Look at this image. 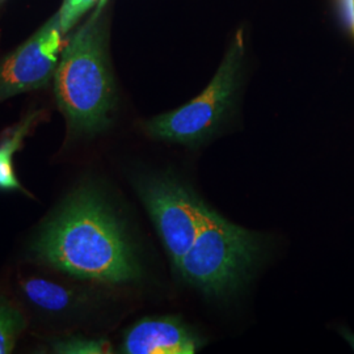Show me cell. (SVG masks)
<instances>
[{"instance_id":"obj_1","label":"cell","mask_w":354,"mask_h":354,"mask_svg":"<svg viewBox=\"0 0 354 354\" xmlns=\"http://www.w3.org/2000/svg\"><path fill=\"white\" fill-rule=\"evenodd\" d=\"M33 251L46 264L76 279L127 283L140 266L125 230L102 193L75 190L42 227Z\"/></svg>"},{"instance_id":"obj_2","label":"cell","mask_w":354,"mask_h":354,"mask_svg":"<svg viewBox=\"0 0 354 354\" xmlns=\"http://www.w3.org/2000/svg\"><path fill=\"white\" fill-rule=\"evenodd\" d=\"M99 6L64 45L54 74V92L71 131L95 134L108 127L115 91Z\"/></svg>"},{"instance_id":"obj_3","label":"cell","mask_w":354,"mask_h":354,"mask_svg":"<svg viewBox=\"0 0 354 354\" xmlns=\"http://www.w3.org/2000/svg\"><path fill=\"white\" fill-rule=\"evenodd\" d=\"M260 253L261 243L256 234L228 222L207 206L177 272L203 294L226 297L244 285Z\"/></svg>"},{"instance_id":"obj_4","label":"cell","mask_w":354,"mask_h":354,"mask_svg":"<svg viewBox=\"0 0 354 354\" xmlns=\"http://www.w3.org/2000/svg\"><path fill=\"white\" fill-rule=\"evenodd\" d=\"M243 57L244 41L239 32L209 86L188 104L147 121L145 131L155 140L183 145H196L210 137L232 105Z\"/></svg>"},{"instance_id":"obj_5","label":"cell","mask_w":354,"mask_h":354,"mask_svg":"<svg viewBox=\"0 0 354 354\" xmlns=\"http://www.w3.org/2000/svg\"><path fill=\"white\" fill-rule=\"evenodd\" d=\"M137 189L177 269L197 236L207 205L171 177H146Z\"/></svg>"},{"instance_id":"obj_6","label":"cell","mask_w":354,"mask_h":354,"mask_svg":"<svg viewBox=\"0 0 354 354\" xmlns=\"http://www.w3.org/2000/svg\"><path fill=\"white\" fill-rule=\"evenodd\" d=\"M59 16L50 20L0 62V102L50 83L64 50Z\"/></svg>"},{"instance_id":"obj_7","label":"cell","mask_w":354,"mask_h":354,"mask_svg":"<svg viewBox=\"0 0 354 354\" xmlns=\"http://www.w3.org/2000/svg\"><path fill=\"white\" fill-rule=\"evenodd\" d=\"M200 339L172 317L143 319L129 329L122 352L127 354H193Z\"/></svg>"},{"instance_id":"obj_8","label":"cell","mask_w":354,"mask_h":354,"mask_svg":"<svg viewBox=\"0 0 354 354\" xmlns=\"http://www.w3.org/2000/svg\"><path fill=\"white\" fill-rule=\"evenodd\" d=\"M39 117H41V112L28 114L26 118H23L16 127L7 130L1 137L0 140V190L1 192H21V193L26 192L15 174L13 158L16 152L21 150L24 140L32 131V129L37 125Z\"/></svg>"},{"instance_id":"obj_9","label":"cell","mask_w":354,"mask_h":354,"mask_svg":"<svg viewBox=\"0 0 354 354\" xmlns=\"http://www.w3.org/2000/svg\"><path fill=\"white\" fill-rule=\"evenodd\" d=\"M26 298L38 308L61 313L74 302V292L64 285L44 279H28L21 283Z\"/></svg>"},{"instance_id":"obj_10","label":"cell","mask_w":354,"mask_h":354,"mask_svg":"<svg viewBox=\"0 0 354 354\" xmlns=\"http://www.w3.org/2000/svg\"><path fill=\"white\" fill-rule=\"evenodd\" d=\"M26 327V317L16 306L0 298V354L12 353Z\"/></svg>"},{"instance_id":"obj_11","label":"cell","mask_w":354,"mask_h":354,"mask_svg":"<svg viewBox=\"0 0 354 354\" xmlns=\"http://www.w3.org/2000/svg\"><path fill=\"white\" fill-rule=\"evenodd\" d=\"M53 352L59 354H106L112 353V345L105 339H93L86 336H67L51 344Z\"/></svg>"},{"instance_id":"obj_12","label":"cell","mask_w":354,"mask_h":354,"mask_svg":"<svg viewBox=\"0 0 354 354\" xmlns=\"http://www.w3.org/2000/svg\"><path fill=\"white\" fill-rule=\"evenodd\" d=\"M99 0H64V4L58 12L59 24L62 33L66 35L73 26H75L77 20L92 8ZM106 0H100V4L104 7Z\"/></svg>"},{"instance_id":"obj_13","label":"cell","mask_w":354,"mask_h":354,"mask_svg":"<svg viewBox=\"0 0 354 354\" xmlns=\"http://www.w3.org/2000/svg\"><path fill=\"white\" fill-rule=\"evenodd\" d=\"M335 3L342 26L354 41V0H335Z\"/></svg>"}]
</instances>
